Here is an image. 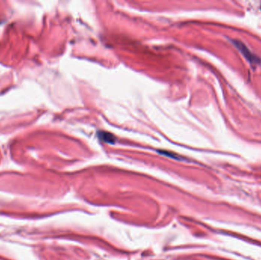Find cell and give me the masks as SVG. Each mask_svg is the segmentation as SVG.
<instances>
[{
	"instance_id": "7a4b0ae2",
	"label": "cell",
	"mask_w": 261,
	"mask_h": 260,
	"mask_svg": "<svg viewBox=\"0 0 261 260\" xmlns=\"http://www.w3.org/2000/svg\"><path fill=\"white\" fill-rule=\"evenodd\" d=\"M99 138L102 141L106 142V143H114L115 141V138L113 134L108 132H100L99 134Z\"/></svg>"
},
{
	"instance_id": "6da1fadb",
	"label": "cell",
	"mask_w": 261,
	"mask_h": 260,
	"mask_svg": "<svg viewBox=\"0 0 261 260\" xmlns=\"http://www.w3.org/2000/svg\"><path fill=\"white\" fill-rule=\"evenodd\" d=\"M233 43H234V44L235 45L238 50L241 52V54L244 56L245 58H246L249 62L251 63V64H257L260 62V58L257 57V56H255L248 47L243 44L242 42L239 41H233Z\"/></svg>"
}]
</instances>
